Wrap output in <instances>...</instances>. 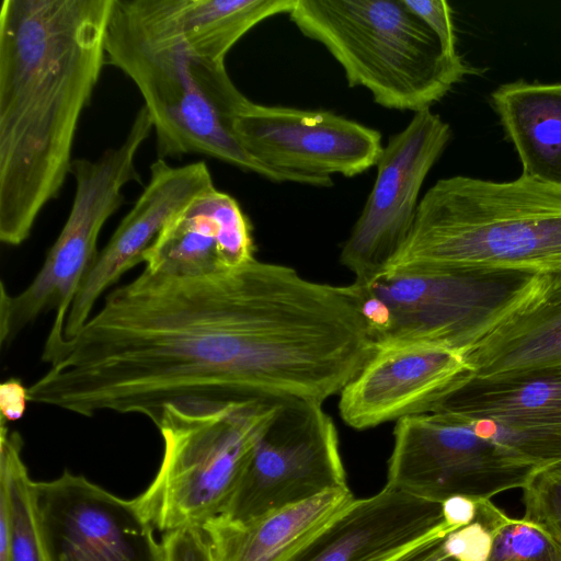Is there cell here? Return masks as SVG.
<instances>
[{
  "label": "cell",
  "instance_id": "1",
  "mask_svg": "<svg viewBox=\"0 0 561 561\" xmlns=\"http://www.w3.org/2000/svg\"><path fill=\"white\" fill-rule=\"evenodd\" d=\"M341 289L256 259L175 276L144 271L65 340L30 402L158 422L184 400L304 399L341 388L352 355Z\"/></svg>",
  "mask_w": 561,
  "mask_h": 561
},
{
  "label": "cell",
  "instance_id": "2",
  "mask_svg": "<svg viewBox=\"0 0 561 561\" xmlns=\"http://www.w3.org/2000/svg\"><path fill=\"white\" fill-rule=\"evenodd\" d=\"M114 0H3L0 240L22 244L70 173L80 117L106 64Z\"/></svg>",
  "mask_w": 561,
  "mask_h": 561
},
{
  "label": "cell",
  "instance_id": "3",
  "mask_svg": "<svg viewBox=\"0 0 561 561\" xmlns=\"http://www.w3.org/2000/svg\"><path fill=\"white\" fill-rule=\"evenodd\" d=\"M433 267L529 272L561 289V187L524 175L438 180L381 274Z\"/></svg>",
  "mask_w": 561,
  "mask_h": 561
},
{
  "label": "cell",
  "instance_id": "4",
  "mask_svg": "<svg viewBox=\"0 0 561 561\" xmlns=\"http://www.w3.org/2000/svg\"><path fill=\"white\" fill-rule=\"evenodd\" d=\"M106 64L123 71L141 93L156 134L158 159L198 153L274 182L298 183L251 158L233 124L250 103L225 61L195 54L182 42L151 43L114 0L106 33Z\"/></svg>",
  "mask_w": 561,
  "mask_h": 561
},
{
  "label": "cell",
  "instance_id": "5",
  "mask_svg": "<svg viewBox=\"0 0 561 561\" xmlns=\"http://www.w3.org/2000/svg\"><path fill=\"white\" fill-rule=\"evenodd\" d=\"M288 14L334 57L350 87L365 88L386 108L431 110L476 72L461 58H447L402 0H296Z\"/></svg>",
  "mask_w": 561,
  "mask_h": 561
},
{
  "label": "cell",
  "instance_id": "6",
  "mask_svg": "<svg viewBox=\"0 0 561 561\" xmlns=\"http://www.w3.org/2000/svg\"><path fill=\"white\" fill-rule=\"evenodd\" d=\"M359 287L377 346L426 342L462 354L514 317L561 302L549 278L482 267L400 270Z\"/></svg>",
  "mask_w": 561,
  "mask_h": 561
},
{
  "label": "cell",
  "instance_id": "7",
  "mask_svg": "<svg viewBox=\"0 0 561 561\" xmlns=\"http://www.w3.org/2000/svg\"><path fill=\"white\" fill-rule=\"evenodd\" d=\"M280 400H184L167 404L157 427L160 467L134 499L161 531L203 527L220 516Z\"/></svg>",
  "mask_w": 561,
  "mask_h": 561
},
{
  "label": "cell",
  "instance_id": "8",
  "mask_svg": "<svg viewBox=\"0 0 561 561\" xmlns=\"http://www.w3.org/2000/svg\"><path fill=\"white\" fill-rule=\"evenodd\" d=\"M153 131L151 116L144 105L136 114L123 142L105 150L98 159H76L70 173L76 192L69 216L34 279L16 295L1 283L0 344L10 345L44 311L55 309L42 359L50 364L65 341L64 330L73 299L92 267L100 232L124 203L123 188L141 183L136 154Z\"/></svg>",
  "mask_w": 561,
  "mask_h": 561
},
{
  "label": "cell",
  "instance_id": "9",
  "mask_svg": "<svg viewBox=\"0 0 561 561\" xmlns=\"http://www.w3.org/2000/svg\"><path fill=\"white\" fill-rule=\"evenodd\" d=\"M535 468L465 419L426 412L397 421L386 485L433 501L491 500L522 489Z\"/></svg>",
  "mask_w": 561,
  "mask_h": 561
},
{
  "label": "cell",
  "instance_id": "10",
  "mask_svg": "<svg viewBox=\"0 0 561 561\" xmlns=\"http://www.w3.org/2000/svg\"><path fill=\"white\" fill-rule=\"evenodd\" d=\"M347 488L337 431L322 403L285 399L218 517L242 523Z\"/></svg>",
  "mask_w": 561,
  "mask_h": 561
},
{
  "label": "cell",
  "instance_id": "11",
  "mask_svg": "<svg viewBox=\"0 0 561 561\" xmlns=\"http://www.w3.org/2000/svg\"><path fill=\"white\" fill-rule=\"evenodd\" d=\"M233 130L247 153L298 184L328 187L332 174L358 175L376 165L381 134L329 111L250 103Z\"/></svg>",
  "mask_w": 561,
  "mask_h": 561
},
{
  "label": "cell",
  "instance_id": "12",
  "mask_svg": "<svg viewBox=\"0 0 561 561\" xmlns=\"http://www.w3.org/2000/svg\"><path fill=\"white\" fill-rule=\"evenodd\" d=\"M450 137L449 124L425 110L383 147L371 192L340 254L356 284L377 278L405 241L422 185Z\"/></svg>",
  "mask_w": 561,
  "mask_h": 561
},
{
  "label": "cell",
  "instance_id": "13",
  "mask_svg": "<svg viewBox=\"0 0 561 561\" xmlns=\"http://www.w3.org/2000/svg\"><path fill=\"white\" fill-rule=\"evenodd\" d=\"M32 488L49 561H164L134 499L69 471Z\"/></svg>",
  "mask_w": 561,
  "mask_h": 561
},
{
  "label": "cell",
  "instance_id": "14",
  "mask_svg": "<svg viewBox=\"0 0 561 561\" xmlns=\"http://www.w3.org/2000/svg\"><path fill=\"white\" fill-rule=\"evenodd\" d=\"M431 412L467 420L535 469L561 462V368L465 376Z\"/></svg>",
  "mask_w": 561,
  "mask_h": 561
},
{
  "label": "cell",
  "instance_id": "15",
  "mask_svg": "<svg viewBox=\"0 0 561 561\" xmlns=\"http://www.w3.org/2000/svg\"><path fill=\"white\" fill-rule=\"evenodd\" d=\"M470 373L463 354L443 345H379L340 392V414L348 426L362 431L431 412Z\"/></svg>",
  "mask_w": 561,
  "mask_h": 561
},
{
  "label": "cell",
  "instance_id": "16",
  "mask_svg": "<svg viewBox=\"0 0 561 561\" xmlns=\"http://www.w3.org/2000/svg\"><path fill=\"white\" fill-rule=\"evenodd\" d=\"M454 530L444 520L442 503L385 485L355 499L284 561H393Z\"/></svg>",
  "mask_w": 561,
  "mask_h": 561
},
{
  "label": "cell",
  "instance_id": "17",
  "mask_svg": "<svg viewBox=\"0 0 561 561\" xmlns=\"http://www.w3.org/2000/svg\"><path fill=\"white\" fill-rule=\"evenodd\" d=\"M214 187L205 161L172 167L165 160L157 159L151 164L148 184L99 252L73 299L64 330L66 340L81 330L104 290L125 272L144 262L145 252L167 224Z\"/></svg>",
  "mask_w": 561,
  "mask_h": 561
},
{
  "label": "cell",
  "instance_id": "18",
  "mask_svg": "<svg viewBox=\"0 0 561 561\" xmlns=\"http://www.w3.org/2000/svg\"><path fill=\"white\" fill-rule=\"evenodd\" d=\"M252 226L239 203L216 187L175 215L144 254L151 273L196 276L254 260Z\"/></svg>",
  "mask_w": 561,
  "mask_h": 561
},
{
  "label": "cell",
  "instance_id": "19",
  "mask_svg": "<svg viewBox=\"0 0 561 561\" xmlns=\"http://www.w3.org/2000/svg\"><path fill=\"white\" fill-rule=\"evenodd\" d=\"M131 26L151 43L182 42L195 54L225 61L256 24L289 13L296 0H115Z\"/></svg>",
  "mask_w": 561,
  "mask_h": 561
},
{
  "label": "cell",
  "instance_id": "20",
  "mask_svg": "<svg viewBox=\"0 0 561 561\" xmlns=\"http://www.w3.org/2000/svg\"><path fill=\"white\" fill-rule=\"evenodd\" d=\"M354 500L348 488L331 490L247 522L216 517L202 528L214 561H284Z\"/></svg>",
  "mask_w": 561,
  "mask_h": 561
},
{
  "label": "cell",
  "instance_id": "21",
  "mask_svg": "<svg viewBox=\"0 0 561 561\" xmlns=\"http://www.w3.org/2000/svg\"><path fill=\"white\" fill-rule=\"evenodd\" d=\"M491 104L522 162V175L561 187V83L500 85Z\"/></svg>",
  "mask_w": 561,
  "mask_h": 561
},
{
  "label": "cell",
  "instance_id": "22",
  "mask_svg": "<svg viewBox=\"0 0 561 561\" xmlns=\"http://www.w3.org/2000/svg\"><path fill=\"white\" fill-rule=\"evenodd\" d=\"M463 357L471 374L481 377L561 368V302L514 317Z\"/></svg>",
  "mask_w": 561,
  "mask_h": 561
},
{
  "label": "cell",
  "instance_id": "23",
  "mask_svg": "<svg viewBox=\"0 0 561 561\" xmlns=\"http://www.w3.org/2000/svg\"><path fill=\"white\" fill-rule=\"evenodd\" d=\"M0 419V491L10 513V561H49L33 499V480L22 458L23 439Z\"/></svg>",
  "mask_w": 561,
  "mask_h": 561
},
{
  "label": "cell",
  "instance_id": "24",
  "mask_svg": "<svg viewBox=\"0 0 561 561\" xmlns=\"http://www.w3.org/2000/svg\"><path fill=\"white\" fill-rule=\"evenodd\" d=\"M477 513L493 534L490 559L524 558L530 561H561L559 543L522 518L510 517L491 500H477Z\"/></svg>",
  "mask_w": 561,
  "mask_h": 561
},
{
  "label": "cell",
  "instance_id": "25",
  "mask_svg": "<svg viewBox=\"0 0 561 561\" xmlns=\"http://www.w3.org/2000/svg\"><path fill=\"white\" fill-rule=\"evenodd\" d=\"M523 520L561 546V462L534 469L522 488Z\"/></svg>",
  "mask_w": 561,
  "mask_h": 561
},
{
  "label": "cell",
  "instance_id": "26",
  "mask_svg": "<svg viewBox=\"0 0 561 561\" xmlns=\"http://www.w3.org/2000/svg\"><path fill=\"white\" fill-rule=\"evenodd\" d=\"M405 8L415 14L436 36L443 54L453 60L460 59L451 9L445 0H402Z\"/></svg>",
  "mask_w": 561,
  "mask_h": 561
},
{
  "label": "cell",
  "instance_id": "27",
  "mask_svg": "<svg viewBox=\"0 0 561 561\" xmlns=\"http://www.w3.org/2000/svg\"><path fill=\"white\" fill-rule=\"evenodd\" d=\"M493 540L490 527L477 514L472 523L449 533L444 545L457 561H489Z\"/></svg>",
  "mask_w": 561,
  "mask_h": 561
},
{
  "label": "cell",
  "instance_id": "28",
  "mask_svg": "<svg viewBox=\"0 0 561 561\" xmlns=\"http://www.w3.org/2000/svg\"><path fill=\"white\" fill-rule=\"evenodd\" d=\"M164 561H214L208 539L201 527H183L162 537Z\"/></svg>",
  "mask_w": 561,
  "mask_h": 561
},
{
  "label": "cell",
  "instance_id": "29",
  "mask_svg": "<svg viewBox=\"0 0 561 561\" xmlns=\"http://www.w3.org/2000/svg\"><path fill=\"white\" fill-rule=\"evenodd\" d=\"M28 402L27 388L19 379H8L0 386V411L5 422L20 420Z\"/></svg>",
  "mask_w": 561,
  "mask_h": 561
},
{
  "label": "cell",
  "instance_id": "30",
  "mask_svg": "<svg viewBox=\"0 0 561 561\" xmlns=\"http://www.w3.org/2000/svg\"><path fill=\"white\" fill-rule=\"evenodd\" d=\"M445 523L455 530L472 523L477 516V500L456 495L442 502Z\"/></svg>",
  "mask_w": 561,
  "mask_h": 561
},
{
  "label": "cell",
  "instance_id": "31",
  "mask_svg": "<svg viewBox=\"0 0 561 561\" xmlns=\"http://www.w3.org/2000/svg\"><path fill=\"white\" fill-rule=\"evenodd\" d=\"M447 535L431 538L393 561H457L445 548L444 539Z\"/></svg>",
  "mask_w": 561,
  "mask_h": 561
}]
</instances>
